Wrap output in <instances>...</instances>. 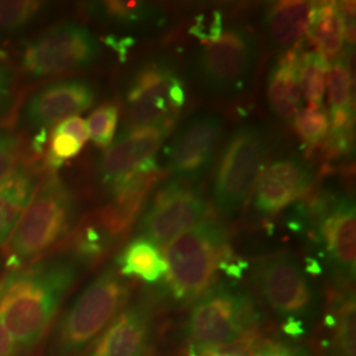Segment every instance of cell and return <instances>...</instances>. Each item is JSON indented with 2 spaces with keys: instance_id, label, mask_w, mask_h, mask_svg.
Returning a JSON list of instances; mask_svg holds the SVG:
<instances>
[{
  "instance_id": "cell-1",
  "label": "cell",
  "mask_w": 356,
  "mask_h": 356,
  "mask_svg": "<svg viewBox=\"0 0 356 356\" xmlns=\"http://www.w3.org/2000/svg\"><path fill=\"white\" fill-rule=\"evenodd\" d=\"M83 266L69 251L10 270L0 281V322L28 356H36Z\"/></svg>"
},
{
  "instance_id": "cell-2",
  "label": "cell",
  "mask_w": 356,
  "mask_h": 356,
  "mask_svg": "<svg viewBox=\"0 0 356 356\" xmlns=\"http://www.w3.org/2000/svg\"><path fill=\"white\" fill-rule=\"evenodd\" d=\"M129 284L115 266L104 268L56 318L38 356H85L127 305Z\"/></svg>"
},
{
  "instance_id": "cell-3",
  "label": "cell",
  "mask_w": 356,
  "mask_h": 356,
  "mask_svg": "<svg viewBox=\"0 0 356 356\" xmlns=\"http://www.w3.org/2000/svg\"><path fill=\"white\" fill-rule=\"evenodd\" d=\"M76 197L57 177L38 185L11 238L4 245L6 266L16 270L38 261L70 234L76 223Z\"/></svg>"
},
{
  "instance_id": "cell-4",
  "label": "cell",
  "mask_w": 356,
  "mask_h": 356,
  "mask_svg": "<svg viewBox=\"0 0 356 356\" xmlns=\"http://www.w3.org/2000/svg\"><path fill=\"white\" fill-rule=\"evenodd\" d=\"M164 259L172 297L181 304L191 302L210 288L216 270L229 260L225 229L216 220H202L168 243Z\"/></svg>"
},
{
  "instance_id": "cell-5",
  "label": "cell",
  "mask_w": 356,
  "mask_h": 356,
  "mask_svg": "<svg viewBox=\"0 0 356 356\" xmlns=\"http://www.w3.org/2000/svg\"><path fill=\"white\" fill-rule=\"evenodd\" d=\"M257 325L259 313L248 293L225 284L210 286L191 309V353L251 337Z\"/></svg>"
},
{
  "instance_id": "cell-6",
  "label": "cell",
  "mask_w": 356,
  "mask_h": 356,
  "mask_svg": "<svg viewBox=\"0 0 356 356\" xmlns=\"http://www.w3.org/2000/svg\"><path fill=\"white\" fill-rule=\"evenodd\" d=\"M270 152L267 129L244 124L229 138L216 169L213 197L223 216H236L248 200Z\"/></svg>"
},
{
  "instance_id": "cell-7",
  "label": "cell",
  "mask_w": 356,
  "mask_h": 356,
  "mask_svg": "<svg viewBox=\"0 0 356 356\" xmlns=\"http://www.w3.org/2000/svg\"><path fill=\"white\" fill-rule=\"evenodd\" d=\"M259 48L244 28L231 26L219 38L204 42L194 58V76L204 92L229 97L247 88L254 76Z\"/></svg>"
},
{
  "instance_id": "cell-8",
  "label": "cell",
  "mask_w": 356,
  "mask_h": 356,
  "mask_svg": "<svg viewBox=\"0 0 356 356\" xmlns=\"http://www.w3.org/2000/svg\"><path fill=\"white\" fill-rule=\"evenodd\" d=\"M101 45L88 26L66 22L31 40L22 54V67L32 78H49L92 64Z\"/></svg>"
},
{
  "instance_id": "cell-9",
  "label": "cell",
  "mask_w": 356,
  "mask_h": 356,
  "mask_svg": "<svg viewBox=\"0 0 356 356\" xmlns=\"http://www.w3.org/2000/svg\"><path fill=\"white\" fill-rule=\"evenodd\" d=\"M126 102L129 127L170 126L185 103V90L169 65L152 61L132 76Z\"/></svg>"
},
{
  "instance_id": "cell-10",
  "label": "cell",
  "mask_w": 356,
  "mask_h": 356,
  "mask_svg": "<svg viewBox=\"0 0 356 356\" xmlns=\"http://www.w3.org/2000/svg\"><path fill=\"white\" fill-rule=\"evenodd\" d=\"M254 279L259 294L281 317L298 318L316 305V293L307 273L291 254H276L260 261Z\"/></svg>"
},
{
  "instance_id": "cell-11",
  "label": "cell",
  "mask_w": 356,
  "mask_h": 356,
  "mask_svg": "<svg viewBox=\"0 0 356 356\" xmlns=\"http://www.w3.org/2000/svg\"><path fill=\"white\" fill-rule=\"evenodd\" d=\"M207 211L204 195L181 182L165 185L141 219L143 236L156 245H166L202 222Z\"/></svg>"
},
{
  "instance_id": "cell-12",
  "label": "cell",
  "mask_w": 356,
  "mask_h": 356,
  "mask_svg": "<svg viewBox=\"0 0 356 356\" xmlns=\"http://www.w3.org/2000/svg\"><path fill=\"white\" fill-rule=\"evenodd\" d=\"M222 118L213 113L191 116L169 148V166L176 177L194 181L211 168L222 136Z\"/></svg>"
},
{
  "instance_id": "cell-13",
  "label": "cell",
  "mask_w": 356,
  "mask_h": 356,
  "mask_svg": "<svg viewBox=\"0 0 356 356\" xmlns=\"http://www.w3.org/2000/svg\"><path fill=\"white\" fill-rule=\"evenodd\" d=\"M170 126L129 127L104 153L99 175L111 189L119 182L132 177L143 170L157 166L154 153L165 140Z\"/></svg>"
},
{
  "instance_id": "cell-14",
  "label": "cell",
  "mask_w": 356,
  "mask_h": 356,
  "mask_svg": "<svg viewBox=\"0 0 356 356\" xmlns=\"http://www.w3.org/2000/svg\"><path fill=\"white\" fill-rule=\"evenodd\" d=\"M95 99V89L86 79L70 78L51 82L33 92L23 116L31 127L45 131L67 118L88 110Z\"/></svg>"
},
{
  "instance_id": "cell-15",
  "label": "cell",
  "mask_w": 356,
  "mask_h": 356,
  "mask_svg": "<svg viewBox=\"0 0 356 356\" xmlns=\"http://www.w3.org/2000/svg\"><path fill=\"white\" fill-rule=\"evenodd\" d=\"M154 326V309L148 300L126 305L85 356H145Z\"/></svg>"
},
{
  "instance_id": "cell-16",
  "label": "cell",
  "mask_w": 356,
  "mask_h": 356,
  "mask_svg": "<svg viewBox=\"0 0 356 356\" xmlns=\"http://www.w3.org/2000/svg\"><path fill=\"white\" fill-rule=\"evenodd\" d=\"M313 181L312 170L298 157L272 163L259 179L254 209L259 216H272L304 194Z\"/></svg>"
},
{
  "instance_id": "cell-17",
  "label": "cell",
  "mask_w": 356,
  "mask_h": 356,
  "mask_svg": "<svg viewBox=\"0 0 356 356\" xmlns=\"http://www.w3.org/2000/svg\"><path fill=\"white\" fill-rule=\"evenodd\" d=\"M319 238L331 261L348 279L356 269L355 204L350 198L331 204L319 216Z\"/></svg>"
},
{
  "instance_id": "cell-18",
  "label": "cell",
  "mask_w": 356,
  "mask_h": 356,
  "mask_svg": "<svg viewBox=\"0 0 356 356\" xmlns=\"http://www.w3.org/2000/svg\"><path fill=\"white\" fill-rule=\"evenodd\" d=\"M38 186L36 175L26 165L16 166L0 181V247H4L11 238Z\"/></svg>"
},
{
  "instance_id": "cell-19",
  "label": "cell",
  "mask_w": 356,
  "mask_h": 356,
  "mask_svg": "<svg viewBox=\"0 0 356 356\" xmlns=\"http://www.w3.org/2000/svg\"><path fill=\"white\" fill-rule=\"evenodd\" d=\"M298 58L300 54L297 51H285L268 74V104L272 113L285 122H291L300 113Z\"/></svg>"
},
{
  "instance_id": "cell-20",
  "label": "cell",
  "mask_w": 356,
  "mask_h": 356,
  "mask_svg": "<svg viewBox=\"0 0 356 356\" xmlns=\"http://www.w3.org/2000/svg\"><path fill=\"white\" fill-rule=\"evenodd\" d=\"M312 1H279L268 10L264 31L276 49L291 51L304 36L314 11Z\"/></svg>"
},
{
  "instance_id": "cell-21",
  "label": "cell",
  "mask_w": 356,
  "mask_h": 356,
  "mask_svg": "<svg viewBox=\"0 0 356 356\" xmlns=\"http://www.w3.org/2000/svg\"><path fill=\"white\" fill-rule=\"evenodd\" d=\"M307 35L317 53L326 60L334 58L343 48L346 40V24L341 3L326 1L314 7Z\"/></svg>"
},
{
  "instance_id": "cell-22",
  "label": "cell",
  "mask_w": 356,
  "mask_h": 356,
  "mask_svg": "<svg viewBox=\"0 0 356 356\" xmlns=\"http://www.w3.org/2000/svg\"><path fill=\"white\" fill-rule=\"evenodd\" d=\"M115 267L123 277H139L145 282H156L166 273L165 259L159 245L144 236L128 243L118 254Z\"/></svg>"
},
{
  "instance_id": "cell-23",
  "label": "cell",
  "mask_w": 356,
  "mask_h": 356,
  "mask_svg": "<svg viewBox=\"0 0 356 356\" xmlns=\"http://www.w3.org/2000/svg\"><path fill=\"white\" fill-rule=\"evenodd\" d=\"M327 60L317 51H309L298 58V81L300 89L306 101L319 107L325 95Z\"/></svg>"
},
{
  "instance_id": "cell-24",
  "label": "cell",
  "mask_w": 356,
  "mask_h": 356,
  "mask_svg": "<svg viewBox=\"0 0 356 356\" xmlns=\"http://www.w3.org/2000/svg\"><path fill=\"white\" fill-rule=\"evenodd\" d=\"M351 70L346 56L335 58L327 72V91L331 114L353 111L351 108Z\"/></svg>"
},
{
  "instance_id": "cell-25",
  "label": "cell",
  "mask_w": 356,
  "mask_h": 356,
  "mask_svg": "<svg viewBox=\"0 0 356 356\" xmlns=\"http://www.w3.org/2000/svg\"><path fill=\"white\" fill-rule=\"evenodd\" d=\"M41 8L42 3L35 0H0V32H22L32 24Z\"/></svg>"
},
{
  "instance_id": "cell-26",
  "label": "cell",
  "mask_w": 356,
  "mask_h": 356,
  "mask_svg": "<svg viewBox=\"0 0 356 356\" xmlns=\"http://www.w3.org/2000/svg\"><path fill=\"white\" fill-rule=\"evenodd\" d=\"M91 10L98 16L124 24L152 19L157 13L148 4L134 1H102L91 6Z\"/></svg>"
},
{
  "instance_id": "cell-27",
  "label": "cell",
  "mask_w": 356,
  "mask_h": 356,
  "mask_svg": "<svg viewBox=\"0 0 356 356\" xmlns=\"http://www.w3.org/2000/svg\"><path fill=\"white\" fill-rule=\"evenodd\" d=\"M294 126L306 145L313 147L326 136L330 128V118L322 108L310 106L296 115Z\"/></svg>"
},
{
  "instance_id": "cell-28",
  "label": "cell",
  "mask_w": 356,
  "mask_h": 356,
  "mask_svg": "<svg viewBox=\"0 0 356 356\" xmlns=\"http://www.w3.org/2000/svg\"><path fill=\"white\" fill-rule=\"evenodd\" d=\"M119 119V108L115 104H104L90 115L86 126L89 139L98 147L107 148L114 139L115 131Z\"/></svg>"
},
{
  "instance_id": "cell-29",
  "label": "cell",
  "mask_w": 356,
  "mask_h": 356,
  "mask_svg": "<svg viewBox=\"0 0 356 356\" xmlns=\"http://www.w3.org/2000/svg\"><path fill=\"white\" fill-rule=\"evenodd\" d=\"M337 343L343 356H355V301L354 297H346L335 318Z\"/></svg>"
},
{
  "instance_id": "cell-30",
  "label": "cell",
  "mask_w": 356,
  "mask_h": 356,
  "mask_svg": "<svg viewBox=\"0 0 356 356\" xmlns=\"http://www.w3.org/2000/svg\"><path fill=\"white\" fill-rule=\"evenodd\" d=\"M22 148L19 135L8 129H0V181L17 166Z\"/></svg>"
},
{
  "instance_id": "cell-31",
  "label": "cell",
  "mask_w": 356,
  "mask_h": 356,
  "mask_svg": "<svg viewBox=\"0 0 356 356\" xmlns=\"http://www.w3.org/2000/svg\"><path fill=\"white\" fill-rule=\"evenodd\" d=\"M81 148L82 145L74 138L63 135V134H53L48 164L53 169L60 168L65 160L76 156L81 151Z\"/></svg>"
},
{
  "instance_id": "cell-32",
  "label": "cell",
  "mask_w": 356,
  "mask_h": 356,
  "mask_svg": "<svg viewBox=\"0 0 356 356\" xmlns=\"http://www.w3.org/2000/svg\"><path fill=\"white\" fill-rule=\"evenodd\" d=\"M254 338L247 337L234 343L225 344L213 348H204L195 353H191V356H254L256 351Z\"/></svg>"
},
{
  "instance_id": "cell-33",
  "label": "cell",
  "mask_w": 356,
  "mask_h": 356,
  "mask_svg": "<svg viewBox=\"0 0 356 356\" xmlns=\"http://www.w3.org/2000/svg\"><path fill=\"white\" fill-rule=\"evenodd\" d=\"M223 31H225L223 20H222L220 13H213L210 20H207L204 16H201L197 20L195 26L191 28V33L194 36L204 40V42L214 41L222 35Z\"/></svg>"
},
{
  "instance_id": "cell-34",
  "label": "cell",
  "mask_w": 356,
  "mask_h": 356,
  "mask_svg": "<svg viewBox=\"0 0 356 356\" xmlns=\"http://www.w3.org/2000/svg\"><path fill=\"white\" fill-rule=\"evenodd\" d=\"M53 134H63L74 138L82 147L83 144L89 139V132H88V126L86 122L79 118V116H72L67 118L63 122H60L56 127Z\"/></svg>"
},
{
  "instance_id": "cell-35",
  "label": "cell",
  "mask_w": 356,
  "mask_h": 356,
  "mask_svg": "<svg viewBox=\"0 0 356 356\" xmlns=\"http://www.w3.org/2000/svg\"><path fill=\"white\" fill-rule=\"evenodd\" d=\"M0 356H28L15 343L8 331L0 322Z\"/></svg>"
},
{
  "instance_id": "cell-36",
  "label": "cell",
  "mask_w": 356,
  "mask_h": 356,
  "mask_svg": "<svg viewBox=\"0 0 356 356\" xmlns=\"http://www.w3.org/2000/svg\"><path fill=\"white\" fill-rule=\"evenodd\" d=\"M13 86V73L4 65L0 64V104L4 102L11 91Z\"/></svg>"
},
{
  "instance_id": "cell-37",
  "label": "cell",
  "mask_w": 356,
  "mask_h": 356,
  "mask_svg": "<svg viewBox=\"0 0 356 356\" xmlns=\"http://www.w3.org/2000/svg\"><path fill=\"white\" fill-rule=\"evenodd\" d=\"M254 356H291V350L281 344H264L256 348Z\"/></svg>"
},
{
  "instance_id": "cell-38",
  "label": "cell",
  "mask_w": 356,
  "mask_h": 356,
  "mask_svg": "<svg viewBox=\"0 0 356 356\" xmlns=\"http://www.w3.org/2000/svg\"><path fill=\"white\" fill-rule=\"evenodd\" d=\"M291 356H307L304 353H300V351H292L291 350Z\"/></svg>"
}]
</instances>
